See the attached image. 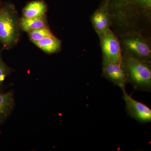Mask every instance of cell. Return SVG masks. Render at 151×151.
Listing matches in <instances>:
<instances>
[{
	"label": "cell",
	"mask_w": 151,
	"mask_h": 151,
	"mask_svg": "<svg viewBox=\"0 0 151 151\" xmlns=\"http://www.w3.org/2000/svg\"><path fill=\"white\" fill-rule=\"evenodd\" d=\"M123 60L127 68L128 83L135 90L151 91L150 61L136 58L122 52Z\"/></svg>",
	"instance_id": "6da1fadb"
},
{
	"label": "cell",
	"mask_w": 151,
	"mask_h": 151,
	"mask_svg": "<svg viewBox=\"0 0 151 151\" xmlns=\"http://www.w3.org/2000/svg\"><path fill=\"white\" fill-rule=\"evenodd\" d=\"M19 20L14 6L0 3V42L5 48L16 44L19 37Z\"/></svg>",
	"instance_id": "7a4b0ae2"
},
{
	"label": "cell",
	"mask_w": 151,
	"mask_h": 151,
	"mask_svg": "<svg viewBox=\"0 0 151 151\" xmlns=\"http://www.w3.org/2000/svg\"><path fill=\"white\" fill-rule=\"evenodd\" d=\"M121 46L123 52L145 61H150L151 50L149 41L139 32L125 33L121 38Z\"/></svg>",
	"instance_id": "3957f363"
},
{
	"label": "cell",
	"mask_w": 151,
	"mask_h": 151,
	"mask_svg": "<svg viewBox=\"0 0 151 151\" xmlns=\"http://www.w3.org/2000/svg\"><path fill=\"white\" fill-rule=\"evenodd\" d=\"M103 75L109 81L125 89L128 83L127 68L123 60H109L103 59Z\"/></svg>",
	"instance_id": "277c9868"
},
{
	"label": "cell",
	"mask_w": 151,
	"mask_h": 151,
	"mask_svg": "<svg viewBox=\"0 0 151 151\" xmlns=\"http://www.w3.org/2000/svg\"><path fill=\"white\" fill-rule=\"evenodd\" d=\"M101 41L103 60H123L121 43L116 35L110 29L99 36Z\"/></svg>",
	"instance_id": "5b68a950"
},
{
	"label": "cell",
	"mask_w": 151,
	"mask_h": 151,
	"mask_svg": "<svg viewBox=\"0 0 151 151\" xmlns=\"http://www.w3.org/2000/svg\"><path fill=\"white\" fill-rule=\"evenodd\" d=\"M123 99L126 103V110L132 119L142 124L151 122V110L145 104L135 100L129 95L126 89H122Z\"/></svg>",
	"instance_id": "8992f818"
},
{
	"label": "cell",
	"mask_w": 151,
	"mask_h": 151,
	"mask_svg": "<svg viewBox=\"0 0 151 151\" xmlns=\"http://www.w3.org/2000/svg\"><path fill=\"white\" fill-rule=\"evenodd\" d=\"M91 21L99 37L110 29L112 24L108 2L94 12L91 17Z\"/></svg>",
	"instance_id": "52a82bcc"
},
{
	"label": "cell",
	"mask_w": 151,
	"mask_h": 151,
	"mask_svg": "<svg viewBox=\"0 0 151 151\" xmlns=\"http://www.w3.org/2000/svg\"><path fill=\"white\" fill-rule=\"evenodd\" d=\"M14 104V97L12 92L0 93V126L11 115Z\"/></svg>",
	"instance_id": "ba28073f"
},
{
	"label": "cell",
	"mask_w": 151,
	"mask_h": 151,
	"mask_svg": "<svg viewBox=\"0 0 151 151\" xmlns=\"http://www.w3.org/2000/svg\"><path fill=\"white\" fill-rule=\"evenodd\" d=\"M47 9V5L44 1H33L25 6L23 10V14L25 17H39L45 15Z\"/></svg>",
	"instance_id": "9c48e42d"
},
{
	"label": "cell",
	"mask_w": 151,
	"mask_h": 151,
	"mask_svg": "<svg viewBox=\"0 0 151 151\" xmlns=\"http://www.w3.org/2000/svg\"><path fill=\"white\" fill-rule=\"evenodd\" d=\"M19 25L23 31L28 32L37 29L48 27L45 15L37 18L23 17L19 20Z\"/></svg>",
	"instance_id": "30bf717a"
},
{
	"label": "cell",
	"mask_w": 151,
	"mask_h": 151,
	"mask_svg": "<svg viewBox=\"0 0 151 151\" xmlns=\"http://www.w3.org/2000/svg\"><path fill=\"white\" fill-rule=\"evenodd\" d=\"M128 9L145 14H150L151 0H118Z\"/></svg>",
	"instance_id": "8fae6325"
},
{
	"label": "cell",
	"mask_w": 151,
	"mask_h": 151,
	"mask_svg": "<svg viewBox=\"0 0 151 151\" xmlns=\"http://www.w3.org/2000/svg\"><path fill=\"white\" fill-rule=\"evenodd\" d=\"M45 52L52 53L58 51L61 47V41L53 36L45 38L34 43Z\"/></svg>",
	"instance_id": "7c38bea8"
},
{
	"label": "cell",
	"mask_w": 151,
	"mask_h": 151,
	"mask_svg": "<svg viewBox=\"0 0 151 151\" xmlns=\"http://www.w3.org/2000/svg\"><path fill=\"white\" fill-rule=\"evenodd\" d=\"M28 33L30 39L34 43L45 38L54 36L48 27H43L33 30L29 32Z\"/></svg>",
	"instance_id": "4fadbf2b"
},
{
	"label": "cell",
	"mask_w": 151,
	"mask_h": 151,
	"mask_svg": "<svg viewBox=\"0 0 151 151\" xmlns=\"http://www.w3.org/2000/svg\"><path fill=\"white\" fill-rule=\"evenodd\" d=\"M12 72V69L5 63L0 55V88L6 78Z\"/></svg>",
	"instance_id": "5bb4252c"
},
{
	"label": "cell",
	"mask_w": 151,
	"mask_h": 151,
	"mask_svg": "<svg viewBox=\"0 0 151 151\" xmlns=\"http://www.w3.org/2000/svg\"><path fill=\"white\" fill-rule=\"evenodd\" d=\"M1 0H0V3H1Z\"/></svg>",
	"instance_id": "9a60e30c"
}]
</instances>
